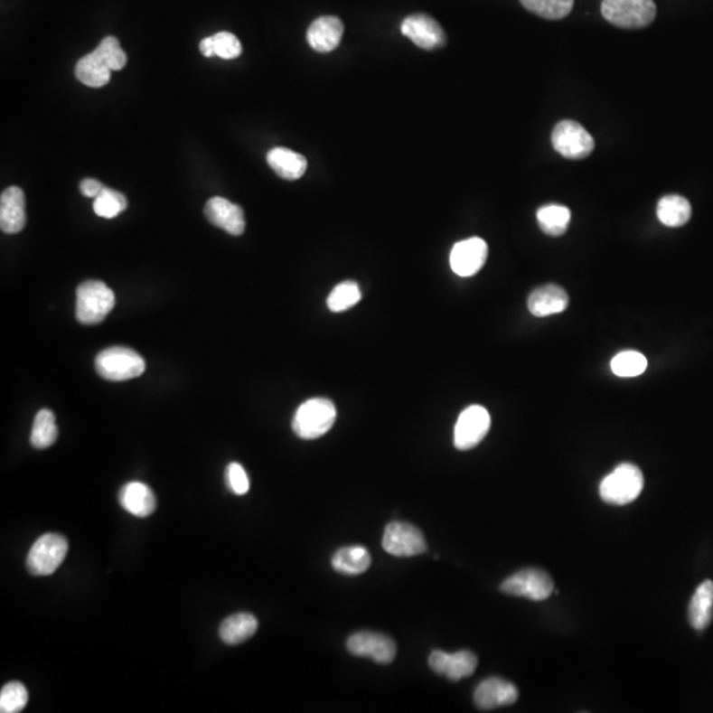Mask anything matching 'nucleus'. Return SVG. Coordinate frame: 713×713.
<instances>
[{
	"label": "nucleus",
	"mask_w": 713,
	"mask_h": 713,
	"mask_svg": "<svg viewBox=\"0 0 713 713\" xmlns=\"http://www.w3.org/2000/svg\"><path fill=\"white\" fill-rule=\"evenodd\" d=\"M349 652L356 657L371 658L374 662L390 664L397 655V646L388 635L374 632H360L349 637Z\"/></svg>",
	"instance_id": "nucleus-12"
},
{
	"label": "nucleus",
	"mask_w": 713,
	"mask_h": 713,
	"mask_svg": "<svg viewBox=\"0 0 713 713\" xmlns=\"http://www.w3.org/2000/svg\"><path fill=\"white\" fill-rule=\"evenodd\" d=\"M517 700V687L501 678H489L483 680V683L478 684L474 691V704L483 711L511 706Z\"/></svg>",
	"instance_id": "nucleus-17"
},
{
	"label": "nucleus",
	"mask_w": 713,
	"mask_h": 713,
	"mask_svg": "<svg viewBox=\"0 0 713 713\" xmlns=\"http://www.w3.org/2000/svg\"><path fill=\"white\" fill-rule=\"evenodd\" d=\"M601 14L624 30H641L654 22L657 5L652 0H603Z\"/></svg>",
	"instance_id": "nucleus-5"
},
{
	"label": "nucleus",
	"mask_w": 713,
	"mask_h": 713,
	"mask_svg": "<svg viewBox=\"0 0 713 713\" xmlns=\"http://www.w3.org/2000/svg\"><path fill=\"white\" fill-rule=\"evenodd\" d=\"M491 428V415L483 406H469L461 412L455 427V446L468 451L483 442Z\"/></svg>",
	"instance_id": "nucleus-11"
},
{
	"label": "nucleus",
	"mask_w": 713,
	"mask_h": 713,
	"mask_svg": "<svg viewBox=\"0 0 713 713\" xmlns=\"http://www.w3.org/2000/svg\"><path fill=\"white\" fill-rule=\"evenodd\" d=\"M68 549V540L62 535H42L30 549L27 557L28 571L36 577L53 574L67 557Z\"/></svg>",
	"instance_id": "nucleus-7"
},
{
	"label": "nucleus",
	"mask_w": 713,
	"mask_h": 713,
	"mask_svg": "<svg viewBox=\"0 0 713 713\" xmlns=\"http://www.w3.org/2000/svg\"><path fill=\"white\" fill-rule=\"evenodd\" d=\"M554 583L542 569H522L501 584V592L532 601H543L551 596Z\"/></svg>",
	"instance_id": "nucleus-9"
},
{
	"label": "nucleus",
	"mask_w": 713,
	"mask_h": 713,
	"mask_svg": "<svg viewBox=\"0 0 713 713\" xmlns=\"http://www.w3.org/2000/svg\"><path fill=\"white\" fill-rule=\"evenodd\" d=\"M119 502L126 511L139 518L148 517L156 509V497L150 486L137 481L126 483L120 489Z\"/></svg>",
	"instance_id": "nucleus-21"
},
{
	"label": "nucleus",
	"mask_w": 713,
	"mask_h": 713,
	"mask_svg": "<svg viewBox=\"0 0 713 713\" xmlns=\"http://www.w3.org/2000/svg\"><path fill=\"white\" fill-rule=\"evenodd\" d=\"M643 474L633 464H620L600 483V495L604 502L611 505H628L637 500L643 489Z\"/></svg>",
	"instance_id": "nucleus-3"
},
{
	"label": "nucleus",
	"mask_w": 713,
	"mask_h": 713,
	"mask_svg": "<svg viewBox=\"0 0 713 713\" xmlns=\"http://www.w3.org/2000/svg\"><path fill=\"white\" fill-rule=\"evenodd\" d=\"M59 436L56 417L51 409H42L34 417L31 444L37 449H45L53 446Z\"/></svg>",
	"instance_id": "nucleus-28"
},
{
	"label": "nucleus",
	"mask_w": 713,
	"mask_h": 713,
	"mask_svg": "<svg viewBox=\"0 0 713 713\" xmlns=\"http://www.w3.org/2000/svg\"><path fill=\"white\" fill-rule=\"evenodd\" d=\"M127 64V56L120 47L119 40L108 36L99 42L96 51L80 59L76 65V77L90 88H102L108 84L111 70H122Z\"/></svg>",
	"instance_id": "nucleus-1"
},
{
	"label": "nucleus",
	"mask_w": 713,
	"mask_h": 713,
	"mask_svg": "<svg viewBox=\"0 0 713 713\" xmlns=\"http://www.w3.org/2000/svg\"><path fill=\"white\" fill-rule=\"evenodd\" d=\"M691 204L689 200L678 196V194L664 196L658 202V219L669 228H680V226L686 225L691 219Z\"/></svg>",
	"instance_id": "nucleus-26"
},
{
	"label": "nucleus",
	"mask_w": 713,
	"mask_h": 713,
	"mask_svg": "<svg viewBox=\"0 0 713 713\" xmlns=\"http://www.w3.org/2000/svg\"><path fill=\"white\" fill-rule=\"evenodd\" d=\"M371 564L368 549L362 546L342 547L332 558V567L339 574L356 577L368 571Z\"/></svg>",
	"instance_id": "nucleus-23"
},
{
	"label": "nucleus",
	"mask_w": 713,
	"mask_h": 713,
	"mask_svg": "<svg viewBox=\"0 0 713 713\" xmlns=\"http://www.w3.org/2000/svg\"><path fill=\"white\" fill-rule=\"evenodd\" d=\"M336 417L333 402L326 398H312L297 408L292 429L300 439H319L333 427Z\"/></svg>",
	"instance_id": "nucleus-2"
},
{
	"label": "nucleus",
	"mask_w": 713,
	"mask_h": 713,
	"mask_svg": "<svg viewBox=\"0 0 713 713\" xmlns=\"http://www.w3.org/2000/svg\"><path fill=\"white\" fill-rule=\"evenodd\" d=\"M25 222L24 192L17 187L5 189L0 197V228L5 233L16 234L24 229Z\"/></svg>",
	"instance_id": "nucleus-18"
},
{
	"label": "nucleus",
	"mask_w": 713,
	"mask_h": 713,
	"mask_svg": "<svg viewBox=\"0 0 713 713\" xmlns=\"http://www.w3.org/2000/svg\"><path fill=\"white\" fill-rule=\"evenodd\" d=\"M569 297L563 288L557 285H546L534 289L527 300L531 314L537 317L552 316L566 311Z\"/></svg>",
	"instance_id": "nucleus-19"
},
{
	"label": "nucleus",
	"mask_w": 713,
	"mask_h": 713,
	"mask_svg": "<svg viewBox=\"0 0 713 713\" xmlns=\"http://www.w3.org/2000/svg\"><path fill=\"white\" fill-rule=\"evenodd\" d=\"M488 258V245L481 238H468L460 240L452 249L449 263L455 274L459 277H474L485 265Z\"/></svg>",
	"instance_id": "nucleus-13"
},
{
	"label": "nucleus",
	"mask_w": 713,
	"mask_h": 713,
	"mask_svg": "<svg viewBox=\"0 0 713 713\" xmlns=\"http://www.w3.org/2000/svg\"><path fill=\"white\" fill-rule=\"evenodd\" d=\"M428 664L436 674L444 675L449 680L457 681L474 674L477 669V657L468 650H461L454 654L435 650L429 655Z\"/></svg>",
	"instance_id": "nucleus-15"
},
{
	"label": "nucleus",
	"mask_w": 713,
	"mask_h": 713,
	"mask_svg": "<svg viewBox=\"0 0 713 713\" xmlns=\"http://www.w3.org/2000/svg\"><path fill=\"white\" fill-rule=\"evenodd\" d=\"M200 51H202V53L204 54L205 57L216 56V52H214L213 36L206 37V39L200 42Z\"/></svg>",
	"instance_id": "nucleus-37"
},
{
	"label": "nucleus",
	"mask_w": 713,
	"mask_h": 713,
	"mask_svg": "<svg viewBox=\"0 0 713 713\" xmlns=\"http://www.w3.org/2000/svg\"><path fill=\"white\" fill-rule=\"evenodd\" d=\"M271 170L285 180H297L306 171V159L303 155L294 153L288 148L277 147L267 155Z\"/></svg>",
	"instance_id": "nucleus-22"
},
{
	"label": "nucleus",
	"mask_w": 713,
	"mask_h": 713,
	"mask_svg": "<svg viewBox=\"0 0 713 713\" xmlns=\"http://www.w3.org/2000/svg\"><path fill=\"white\" fill-rule=\"evenodd\" d=\"M116 305V295L99 280H86L77 288L76 316L85 325L102 323Z\"/></svg>",
	"instance_id": "nucleus-4"
},
{
	"label": "nucleus",
	"mask_w": 713,
	"mask_h": 713,
	"mask_svg": "<svg viewBox=\"0 0 713 713\" xmlns=\"http://www.w3.org/2000/svg\"><path fill=\"white\" fill-rule=\"evenodd\" d=\"M204 213L209 222L222 229L230 236H242L245 231V213L239 205L233 204L223 197H213L206 202Z\"/></svg>",
	"instance_id": "nucleus-16"
},
{
	"label": "nucleus",
	"mask_w": 713,
	"mask_h": 713,
	"mask_svg": "<svg viewBox=\"0 0 713 713\" xmlns=\"http://www.w3.org/2000/svg\"><path fill=\"white\" fill-rule=\"evenodd\" d=\"M537 220L544 234L560 237L571 222V211L564 205H544L537 211Z\"/></svg>",
	"instance_id": "nucleus-27"
},
{
	"label": "nucleus",
	"mask_w": 713,
	"mask_h": 713,
	"mask_svg": "<svg viewBox=\"0 0 713 713\" xmlns=\"http://www.w3.org/2000/svg\"><path fill=\"white\" fill-rule=\"evenodd\" d=\"M97 373L113 382L133 380L145 373V361L133 349L114 346L96 358Z\"/></svg>",
	"instance_id": "nucleus-6"
},
{
	"label": "nucleus",
	"mask_w": 713,
	"mask_h": 713,
	"mask_svg": "<svg viewBox=\"0 0 713 713\" xmlns=\"http://www.w3.org/2000/svg\"><path fill=\"white\" fill-rule=\"evenodd\" d=\"M105 188L102 183L97 182V180L94 179L82 180L81 184H80V191H81V193L84 194L85 197H89V199H97Z\"/></svg>",
	"instance_id": "nucleus-36"
},
{
	"label": "nucleus",
	"mask_w": 713,
	"mask_h": 713,
	"mask_svg": "<svg viewBox=\"0 0 713 713\" xmlns=\"http://www.w3.org/2000/svg\"><path fill=\"white\" fill-rule=\"evenodd\" d=\"M342 34L343 24L339 17L322 16L308 28L306 40L314 51L326 53L339 47Z\"/></svg>",
	"instance_id": "nucleus-20"
},
{
	"label": "nucleus",
	"mask_w": 713,
	"mask_h": 713,
	"mask_svg": "<svg viewBox=\"0 0 713 713\" xmlns=\"http://www.w3.org/2000/svg\"><path fill=\"white\" fill-rule=\"evenodd\" d=\"M258 630V620L250 613L230 615L220 626V637L228 645H239L253 637Z\"/></svg>",
	"instance_id": "nucleus-25"
},
{
	"label": "nucleus",
	"mask_w": 713,
	"mask_h": 713,
	"mask_svg": "<svg viewBox=\"0 0 713 713\" xmlns=\"http://www.w3.org/2000/svg\"><path fill=\"white\" fill-rule=\"evenodd\" d=\"M521 3L530 13L547 20L564 19L574 8V0H521Z\"/></svg>",
	"instance_id": "nucleus-29"
},
{
	"label": "nucleus",
	"mask_w": 713,
	"mask_h": 713,
	"mask_svg": "<svg viewBox=\"0 0 713 713\" xmlns=\"http://www.w3.org/2000/svg\"><path fill=\"white\" fill-rule=\"evenodd\" d=\"M400 31L422 50L442 48L446 42V33L436 20L425 14H415L403 20Z\"/></svg>",
	"instance_id": "nucleus-14"
},
{
	"label": "nucleus",
	"mask_w": 713,
	"mask_h": 713,
	"mask_svg": "<svg viewBox=\"0 0 713 713\" xmlns=\"http://www.w3.org/2000/svg\"><path fill=\"white\" fill-rule=\"evenodd\" d=\"M362 294L356 282H342L329 294L326 305L332 312L348 311L360 302Z\"/></svg>",
	"instance_id": "nucleus-31"
},
{
	"label": "nucleus",
	"mask_w": 713,
	"mask_h": 713,
	"mask_svg": "<svg viewBox=\"0 0 713 713\" xmlns=\"http://www.w3.org/2000/svg\"><path fill=\"white\" fill-rule=\"evenodd\" d=\"M613 373L621 378L638 377L645 373L647 360L640 352L626 351L621 352L613 358L611 362Z\"/></svg>",
	"instance_id": "nucleus-30"
},
{
	"label": "nucleus",
	"mask_w": 713,
	"mask_h": 713,
	"mask_svg": "<svg viewBox=\"0 0 713 713\" xmlns=\"http://www.w3.org/2000/svg\"><path fill=\"white\" fill-rule=\"evenodd\" d=\"M383 549L398 558L425 554L427 543L419 529L406 522H391L386 526L382 539Z\"/></svg>",
	"instance_id": "nucleus-10"
},
{
	"label": "nucleus",
	"mask_w": 713,
	"mask_h": 713,
	"mask_svg": "<svg viewBox=\"0 0 713 713\" xmlns=\"http://www.w3.org/2000/svg\"><path fill=\"white\" fill-rule=\"evenodd\" d=\"M94 211L102 219H116L127 208V200L119 192L106 187L97 199H94Z\"/></svg>",
	"instance_id": "nucleus-32"
},
{
	"label": "nucleus",
	"mask_w": 713,
	"mask_h": 713,
	"mask_svg": "<svg viewBox=\"0 0 713 713\" xmlns=\"http://www.w3.org/2000/svg\"><path fill=\"white\" fill-rule=\"evenodd\" d=\"M28 703V691L20 681L5 684L0 692V712L17 713L23 711Z\"/></svg>",
	"instance_id": "nucleus-33"
},
{
	"label": "nucleus",
	"mask_w": 713,
	"mask_h": 713,
	"mask_svg": "<svg viewBox=\"0 0 713 713\" xmlns=\"http://www.w3.org/2000/svg\"><path fill=\"white\" fill-rule=\"evenodd\" d=\"M555 151L567 159H586L594 153L595 139L575 120H561L551 136Z\"/></svg>",
	"instance_id": "nucleus-8"
},
{
	"label": "nucleus",
	"mask_w": 713,
	"mask_h": 713,
	"mask_svg": "<svg viewBox=\"0 0 713 713\" xmlns=\"http://www.w3.org/2000/svg\"><path fill=\"white\" fill-rule=\"evenodd\" d=\"M713 615V583L706 580L698 586L689 606L690 624L692 628H708Z\"/></svg>",
	"instance_id": "nucleus-24"
},
{
	"label": "nucleus",
	"mask_w": 713,
	"mask_h": 713,
	"mask_svg": "<svg viewBox=\"0 0 713 713\" xmlns=\"http://www.w3.org/2000/svg\"><path fill=\"white\" fill-rule=\"evenodd\" d=\"M226 485L229 491L237 495L246 494L250 491V480L240 464L231 463L226 469Z\"/></svg>",
	"instance_id": "nucleus-35"
},
{
	"label": "nucleus",
	"mask_w": 713,
	"mask_h": 713,
	"mask_svg": "<svg viewBox=\"0 0 713 713\" xmlns=\"http://www.w3.org/2000/svg\"><path fill=\"white\" fill-rule=\"evenodd\" d=\"M216 56L223 60H233L242 53V45L233 33H220L213 36Z\"/></svg>",
	"instance_id": "nucleus-34"
}]
</instances>
